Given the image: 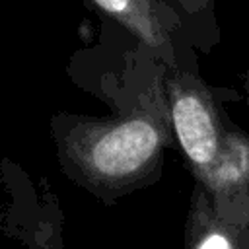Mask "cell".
Listing matches in <instances>:
<instances>
[{
	"label": "cell",
	"instance_id": "cell-6",
	"mask_svg": "<svg viewBox=\"0 0 249 249\" xmlns=\"http://www.w3.org/2000/svg\"><path fill=\"white\" fill-rule=\"evenodd\" d=\"M183 23L185 35L196 53L208 54L222 39L216 18V0H161Z\"/></svg>",
	"mask_w": 249,
	"mask_h": 249
},
{
	"label": "cell",
	"instance_id": "cell-3",
	"mask_svg": "<svg viewBox=\"0 0 249 249\" xmlns=\"http://www.w3.org/2000/svg\"><path fill=\"white\" fill-rule=\"evenodd\" d=\"M89 4L132 33L167 70H196V51L177 14L161 0H89Z\"/></svg>",
	"mask_w": 249,
	"mask_h": 249
},
{
	"label": "cell",
	"instance_id": "cell-2",
	"mask_svg": "<svg viewBox=\"0 0 249 249\" xmlns=\"http://www.w3.org/2000/svg\"><path fill=\"white\" fill-rule=\"evenodd\" d=\"M163 88L175 144L183 152L198 185H204L222 154L231 121L222 109L218 89L210 88L196 70H165Z\"/></svg>",
	"mask_w": 249,
	"mask_h": 249
},
{
	"label": "cell",
	"instance_id": "cell-5",
	"mask_svg": "<svg viewBox=\"0 0 249 249\" xmlns=\"http://www.w3.org/2000/svg\"><path fill=\"white\" fill-rule=\"evenodd\" d=\"M185 249H249V228L222 220L204 187L195 183L185 224Z\"/></svg>",
	"mask_w": 249,
	"mask_h": 249
},
{
	"label": "cell",
	"instance_id": "cell-1",
	"mask_svg": "<svg viewBox=\"0 0 249 249\" xmlns=\"http://www.w3.org/2000/svg\"><path fill=\"white\" fill-rule=\"evenodd\" d=\"M165 70L163 64L156 70L123 115L95 119L60 113L51 119L60 171L105 204L161 175L163 152L175 142L163 88Z\"/></svg>",
	"mask_w": 249,
	"mask_h": 249
},
{
	"label": "cell",
	"instance_id": "cell-7",
	"mask_svg": "<svg viewBox=\"0 0 249 249\" xmlns=\"http://www.w3.org/2000/svg\"><path fill=\"white\" fill-rule=\"evenodd\" d=\"M247 89H249V76H247Z\"/></svg>",
	"mask_w": 249,
	"mask_h": 249
},
{
	"label": "cell",
	"instance_id": "cell-4",
	"mask_svg": "<svg viewBox=\"0 0 249 249\" xmlns=\"http://www.w3.org/2000/svg\"><path fill=\"white\" fill-rule=\"evenodd\" d=\"M202 187L222 220L249 228V136L233 123L228 128L218 163Z\"/></svg>",
	"mask_w": 249,
	"mask_h": 249
}]
</instances>
